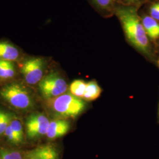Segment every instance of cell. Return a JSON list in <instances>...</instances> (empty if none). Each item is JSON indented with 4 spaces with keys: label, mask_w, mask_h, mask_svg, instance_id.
I'll return each instance as SVG.
<instances>
[{
    "label": "cell",
    "mask_w": 159,
    "mask_h": 159,
    "mask_svg": "<svg viewBox=\"0 0 159 159\" xmlns=\"http://www.w3.org/2000/svg\"><path fill=\"white\" fill-rule=\"evenodd\" d=\"M114 15L118 18L127 42L143 55L153 58L150 41L143 25L138 9L117 4Z\"/></svg>",
    "instance_id": "cell-1"
},
{
    "label": "cell",
    "mask_w": 159,
    "mask_h": 159,
    "mask_svg": "<svg viewBox=\"0 0 159 159\" xmlns=\"http://www.w3.org/2000/svg\"><path fill=\"white\" fill-rule=\"evenodd\" d=\"M47 106L57 116L74 118L84 111L85 103L81 98L65 93L55 98L48 99Z\"/></svg>",
    "instance_id": "cell-2"
},
{
    "label": "cell",
    "mask_w": 159,
    "mask_h": 159,
    "mask_svg": "<svg viewBox=\"0 0 159 159\" xmlns=\"http://www.w3.org/2000/svg\"><path fill=\"white\" fill-rule=\"evenodd\" d=\"M0 95L7 102L18 109L26 110L33 106V98L29 91L17 83L5 85L1 90Z\"/></svg>",
    "instance_id": "cell-3"
},
{
    "label": "cell",
    "mask_w": 159,
    "mask_h": 159,
    "mask_svg": "<svg viewBox=\"0 0 159 159\" xmlns=\"http://www.w3.org/2000/svg\"><path fill=\"white\" fill-rule=\"evenodd\" d=\"M67 87L66 80L55 71L47 74L39 82L40 92L42 96L47 100L64 94Z\"/></svg>",
    "instance_id": "cell-4"
},
{
    "label": "cell",
    "mask_w": 159,
    "mask_h": 159,
    "mask_svg": "<svg viewBox=\"0 0 159 159\" xmlns=\"http://www.w3.org/2000/svg\"><path fill=\"white\" fill-rule=\"evenodd\" d=\"M46 67V60L43 58L33 57L24 61L21 71L28 84H35L43 78Z\"/></svg>",
    "instance_id": "cell-5"
},
{
    "label": "cell",
    "mask_w": 159,
    "mask_h": 159,
    "mask_svg": "<svg viewBox=\"0 0 159 159\" xmlns=\"http://www.w3.org/2000/svg\"><path fill=\"white\" fill-rule=\"evenodd\" d=\"M50 120L43 114L34 113L26 119L25 127L27 136L30 139H35L46 135Z\"/></svg>",
    "instance_id": "cell-6"
},
{
    "label": "cell",
    "mask_w": 159,
    "mask_h": 159,
    "mask_svg": "<svg viewBox=\"0 0 159 159\" xmlns=\"http://www.w3.org/2000/svg\"><path fill=\"white\" fill-rule=\"evenodd\" d=\"M24 159H59V153L54 146L46 144L28 151Z\"/></svg>",
    "instance_id": "cell-7"
},
{
    "label": "cell",
    "mask_w": 159,
    "mask_h": 159,
    "mask_svg": "<svg viewBox=\"0 0 159 159\" xmlns=\"http://www.w3.org/2000/svg\"><path fill=\"white\" fill-rule=\"evenodd\" d=\"M70 128V123L66 120H52L50 122L46 136L49 139H56L66 134Z\"/></svg>",
    "instance_id": "cell-8"
},
{
    "label": "cell",
    "mask_w": 159,
    "mask_h": 159,
    "mask_svg": "<svg viewBox=\"0 0 159 159\" xmlns=\"http://www.w3.org/2000/svg\"><path fill=\"white\" fill-rule=\"evenodd\" d=\"M93 7L102 17H112L114 15L117 0H89Z\"/></svg>",
    "instance_id": "cell-9"
},
{
    "label": "cell",
    "mask_w": 159,
    "mask_h": 159,
    "mask_svg": "<svg viewBox=\"0 0 159 159\" xmlns=\"http://www.w3.org/2000/svg\"><path fill=\"white\" fill-rule=\"evenodd\" d=\"M143 25L149 40L156 41L159 39V22L149 15L140 16Z\"/></svg>",
    "instance_id": "cell-10"
},
{
    "label": "cell",
    "mask_w": 159,
    "mask_h": 159,
    "mask_svg": "<svg viewBox=\"0 0 159 159\" xmlns=\"http://www.w3.org/2000/svg\"><path fill=\"white\" fill-rule=\"evenodd\" d=\"M20 56V51L16 47L9 42H0V60L14 61Z\"/></svg>",
    "instance_id": "cell-11"
},
{
    "label": "cell",
    "mask_w": 159,
    "mask_h": 159,
    "mask_svg": "<svg viewBox=\"0 0 159 159\" xmlns=\"http://www.w3.org/2000/svg\"><path fill=\"white\" fill-rule=\"evenodd\" d=\"M102 93L100 87L96 81H91L86 84L83 99L86 101H93L98 98Z\"/></svg>",
    "instance_id": "cell-12"
},
{
    "label": "cell",
    "mask_w": 159,
    "mask_h": 159,
    "mask_svg": "<svg viewBox=\"0 0 159 159\" xmlns=\"http://www.w3.org/2000/svg\"><path fill=\"white\" fill-rule=\"evenodd\" d=\"M15 74V67L12 61L0 60V78L10 79Z\"/></svg>",
    "instance_id": "cell-13"
},
{
    "label": "cell",
    "mask_w": 159,
    "mask_h": 159,
    "mask_svg": "<svg viewBox=\"0 0 159 159\" xmlns=\"http://www.w3.org/2000/svg\"><path fill=\"white\" fill-rule=\"evenodd\" d=\"M86 83L84 81L81 80H76L71 83L70 85V91L72 95L78 98H83L85 87Z\"/></svg>",
    "instance_id": "cell-14"
},
{
    "label": "cell",
    "mask_w": 159,
    "mask_h": 159,
    "mask_svg": "<svg viewBox=\"0 0 159 159\" xmlns=\"http://www.w3.org/2000/svg\"><path fill=\"white\" fill-rule=\"evenodd\" d=\"M10 125L16 134L19 142L21 143L23 140V126L21 121L16 116H11Z\"/></svg>",
    "instance_id": "cell-15"
},
{
    "label": "cell",
    "mask_w": 159,
    "mask_h": 159,
    "mask_svg": "<svg viewBox=\"0 0 159 159\" xmlns=\"http://www.w3.org/2000/svg\"><path fill=\"white\" fill-rule=\"evenodd\" d=\"M0 159H24L20 152L14 149L0 148Z\"/></svg>",
    "instance_id": "cell-16"
},
{
    "label": "cell",
    "mask_w": 159,
    "mask_h": 159,
    "mask_svg": "<svg viewBox=\"0 0 159 159\" xmlns=\"http://www.w3.org/2000/svg\"><path fill=\"white\" fill-rule=\"evenodd\" d=\"M11 115L0 110V135L4 133L11 119Z\"/></svg>",
    "instance_id": "cell-17"
},
{
    "label": "cell",
    "mask_w": 159,
    "mask_h": 159,
    "mask_svg": "<svg viewBox=\"0 0 159 159\" xmlns=\"http://www.w3.org/2000/svg\"><path fill=\"white\" fill-rule=\"evenodd\" d=\"M147 2V0H117V3L119 5L132 7L138 10Z\"/></svg>",
    "instance_id": "cell-18"
},
{
    "label": "cell",
    "mask_w": 159,
    "mask_h": 159,
    "mask_svg": "<svg viewBox=\"0 0 159 159\" xmlns=\"http://www.w3.org/2000/svg\"><path fill=\"white\" fill-rule=\"evenodd\" d=\"M4 134L9 142L11 143V144L14 145H18L20 144V142L17 139L16 134L12 129L11 125H10V123L7 126V127L6 128Z\"/></svg>",
    "instance_id": "cell-19"
},
{
    "label": "cell",
    "mask_w": 159,
    "mask_h": 159,
    "mask_svg": "<svg viewBox=\"0 0 159 159\" xmlns=\"http://www.w3.org/2000/svg\"><path fill=\"white\" fill-rule=\"evenodd\" d=\"M149 16L159 22V1L151 2L148 8Z\"/></svg>",
    "instance_id": "cell-20"
},
{
    "label": "cell",
    "mask_w": 159,
    "mask_h": 159,
    "mask_svg": "<svg viewBox=\"0 0 159 159\" xmlns=\"http://www.w3.org/2000/svg\"><path fill=\"white\" fill-rule=\"evenodd\" d=\"M148 2H156V1H159V0H147Z\"/></svg>",
    "instance_id": "cell-21"
},
{
    "label": "cell",
    "mask_w": 159,
    "mask_h": 159,
    "mask_svg": "<svg viewBox=\"0 0 159 159\" xmlns=\"http://www.w3.org/2000/svg\"><path fill=\"white\" fill-rule=\"evenodd\" d=\"M157 65H158V66H159V60H158V61H157Z\"/></svg>",
    "instance_id": "cell-22"
},
{
    "label": "cell",
    "mask_w": 159,
    "mask_h": 159,
    "mask_svg": "<svg viewBox=\"0 0 159 159\" xmlns=\"http://www.w3.org/2000/svg\"></svg>",
    "instance_id": "cell-23"
}]
</instances>
